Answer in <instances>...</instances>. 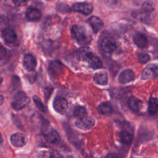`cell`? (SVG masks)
Segmentation results:
<instances>
[{"label": "cell", "instance_id": "cell-21", "mask_svg": "<svg viewBox=\"0 0 158 158\" xmlns=\"http://www.w3.org/2000/svg\"><path fill=\"white\" fill-rule=\"evenodd\" d=\"M148 112L151 115H154L158 112V99L157 98H151L148 104Z\"/></svg>", "mask_w": 158, "mask_h": 158}, {"label": "cell", "instance_id": "cell-27", "mask_svg": "<svg viewBox=\"0 0 158 158\" xmlns=\"http://www.w3.org/2000/svg\"><path fill=\"white\" fill-rule=\"evenodd\" d=\"M33 101L35 103L36 106L38 107V109L42 112H44L45 108H44V106L41 100L40 99V98L35 95L33 97Z\"/></svg>", "mask_w": 158, "mask_h": 158}, {"label": "cell", "instance_id": "cell-10", "mask_svg": "<svg viewBox=\"0 0 158 158\" xmlns=\"http://www.w3.org/2000/svg\"><path fill=\"white\" fill-rule=\"evenodd\" d=\"M36 58L30 54H25L23 59V65L28 71H33L36 66Z\"/></svg>", "mask_w": 158, "mask_h": 158}, {"label": "cell", "instance_id": "cell-1", "mask_svg": "<svg viewBox=\"0 0 158 158\" xmlns=\"http://www.w3.org/2000/svg\"><path fill=\"white\" fill-rule=\"evenodd\" d=\"M71 33L72 37L81 45L89 43L92 38L88 30L84 26L80 25H73L71 28Z\"/></svg>", "mask_w": 158, "mask_h": 158}, {"label": "cell", "instance_id": "cell-25", "mask_svg": "<svg viewBox=\"0 0 158 158\" xmlns=\"http://www.w3.org/2000/svg\"><path fill=\"white\" fill-rule=\"evenodd\" d=\"M9 25L8 19L3 15H0V31H4L8 29Z\"/></svg>", "mask_w": 158, "mask_h": 158}, {"label": "cell", "instance_id": "cell-26", "mask_svg": "<svg viewBox=\"0 0 158 158\" xmlns=\"http://www.w3.org/2000/svg\"><path fill=\"white\" fill-rule=\"evenodd\" d=\"M62 64L58 62H54L51 64L50 65V70L52 73L56 74L60 72L62 70Z\"/></svg>", "mask_w": 158, "mask_h": 158}, {"label": "cell", "instance_id": "cell-11", "mask_svg": "<svg viewBox=\"0 0 158 158\" xmlns=\"http://www.w3.org/2000/svg\"><path fill=\"white\" fill-rule=\"evenodd\" d=\"M85 61H86L89 66L93 69H100L102 65L101 59L93 52H90L89 54Z\"/></svg>", "mask_w": 158, "mask_h": 158}, {"label": "cell", "instance_id": "cell-9", "mask_svg": "<svg viewBox=\"0 0 158 158\" xmlns=\"http://www.w3.org/2000/svg\"><path fill=\"white\" fill-rule=\"evenodd\" d=\"M11 144L17 148H21L25 146L27 142V139L25 135L20 133H16L10 136Z\"/></svg>", "mask_w": 158, "mask_h": 158}, {"label": "cell", "instance_id": "cell-34", "mask_svg": "<svg viewBox=\"0 0 158 158\" xmlns=\"http://www.w3.org/2000/svg\"><path fill=\"white\" fill-rule=\"evenodd\" d=\"M3 142V138H2V135L0 132V143H2Z\"/></svg>", "mask_w": 158, "mask_h": 158}, {"label": "cell", "instance_id": "cell-5", "mask_svg": "<svg viewBox=\"0 0 158 158\" xmlns=\"http://www.w3.org/2000/svg\"><path fill=\"white\" fill-rule=\"evenodd\" d=\"M117 48L116 40L112 36L104 38L101 42V48L106 53H112L115 51Z\"/></svg>", "mask_w": 158, "mask_h": 158}, {"label": "cell", "instance_id": "cell-14", "mask_svg": "<svg viewBox=\"0 0 158 158\" xmlns=\"http://www.w3.org/2000/svg\"><path fill=\"white\" fill-rule=\"evenodd\" d=\"M88 23L91 27L94 33L99 31L103 27L102 21L99 17L96 16H92L89 17L88 20Z\"/></svg>", "mask_w": 158, "mask_h": 158}, {"label": "cell", "instance_id": "cell-33", "mask_svg": "<svg viewBox=\"0 0 158 158\" xmlns=\"http://www.w3.org/2000/svg\"><path fill=\"white\" fill-rule=\"evenodd\" d=\"M108 157L109 158H118V157H117V156L116 154H111Z\"/></svg>", "mask_w": 158, "mask_h": 158}, {"label": "cell", "instance_id": "cell-24", "mask_svg": "<svg viewBox=\"0 0 158 158\" xmlns=\"http://www.w3.org/2000/svg\"><path fill=\"white\" fill-rule=\"evenodd\" d=\"M86 114V109L81 106H77L75 107L73 110V114L76 117H78L79 118L85 116Z\"/></svg>", "mask_w": 158, "mask_h": 158}, {"label": "cell", "instance_id": "cell-32", "mask_svg": "<svg viewBox=\"0 0 158 158\" xmlns=\"http://www.w3.org/2000/svg\"><path fill=\"white\" fill-rule=\"evenodd\" d=\"M4 102V97L2 95H0V106Z\"/></svg>", "mask_w": 158, "mask_h": 158}, {"label": "cell", "instance_id": "cell-6", "mask_svg": "<svg viewBox=\"0 0 158 158\" xmlns=\"http://www.w3.org/2000/svg\"><path fill=\"white\" fill-rule=\"evenodd\" d=\"M158 76V64H152L148 65L141 75L142 80L152 78Z\"/></svg>", "mask_w": 158, "mask_h": 158}, {"label": "cell", "instance_id": "cell-22", "mask_svg": "<svg viewBox=\"0 0 158 158\" xmlns=\"http://www.w3.org/2000/svg\"><path fill=\"white\" fill-rule=\"evenodd\" d=\"M90 52H91L89 48L87 46H83L77 51V57L80 60H86V57Z\"/></svg>", "mask_w": 158, "mask_h": 158}, {"label": "cell", "instance_id": "cell-17", "mask_svg": "<svg viewBox=\"0 0 158 158\" xmlns=\"http://www.w3.org/2000/svg\"><path fill=\"white\" fill-rule=\"evenodd\" d=\"M2 36L4 41H6L7 43H13L17 40V35L15 31L9 28L2 31Z\"/></svg>", "mask_w": 158, "mask_h": 158}, {"label": "cell", "instance_id": "cell-30", "mask_svg": "<svg viewBox=\"0 0 158 158\" xmlns=\"http://www.w3.org/2000/svg\"><path fill=\"white\" fill-rule=\"evenodd\" d=\"M13 2L17 6H22L27 2V1H13Z\"/></svg>", "mask_w": 158, "mask_h": 158}, {"label": "cell", "instance_id": "cell-23", "mask_svg": "<svg viewBox=\"0 0 158 158\" xmlns=\"http://www.w3.org/2000/svg\"><path fill=\"white\" fill-rule=\"evenodd\" d=\"M98 110L102 114L108 115L111 114L112 108L108 102H103L98 106Z\"/></svg>", "mask_w": 158, "mask_h": 158}, {"label": "cell", "instance_id": "cell-16", "mask_svg": "<svg viewBox=\"0 0 158 158\" xmlns=\"http://www.w3.org/2000/svg\"><path fill=\"white\" fill-rule=\"evenodd\" d=\"M46 141L53 144H56L59 143L60 138L59 133L55 130H50L46 135Z\"/></svg>", "mask_w": 158, "mask_h": 158}, {"label": "cell", "instance_id": "cell-29", "mask_svg": "<svg viewBox=\"0 0 158 158\" xmlns=\"http://www.w3.org/2000/svg\"><path fill=\"white\" fill-rule=\"evenodd\" d=\"M6 50L4 47L0 43V60H2L5 58L6 56Z\"/></svg>", "mask_w": 158, "mask_h": 158}, {"label": "cell", "instance_id": "cell-3", "mask_svg": "<svg viewBox=\"0 0 158 158\" xmlns=\"http://www.w3.org/2000/svg\"><path fill=\"white\" fill-rule=\"evenodd\" d=\"M154 10V4L150 1L144 2L142 4L141 9L136 13V17L140 20H147L149 15Z\"/></svg>", "mask_w": 158, "mask_h": 158}, {"label": "cell", "instance_id": "cell-4", "mask_svg": "<svg viewBox=\"0 0 158 158\" xmlns=\"http://www.w3.org/2000/svg\"><path fill=\"white\" fill-rule=\"evenodd\" d=\"M95 121L89 116H84L78 118L75 122V126L82 130H88L93 127Z\"/></svg>", "mask_w": 158, "mask_h": 158}, {"label": "cell", "instance_id": "cell-19", "mask_svg": "<svg viewBox=\"0 0 158 158\" xmlns=\"http://www.w3.org/2000/svg\"><path fill=\"white\" fill-rule=\"evenodd\" d=\"M119 138L122 143L126 145H130L132 142L133 136L130 132L127 130H123L120 133Z\"/></svg>", "mask_w": 158, "mask_h": 158}, {"label": "cell", "instance_id": "cell-13", "mask_svg": "<svg viewBox=\"0 0 158 158\" xmlns=\"http://www.w3.org/2000/svg\"><path fill=\"white\" fill-rule=\"evenodd\" d=\"M27 19L32 22L38 21L41 17V14L40 11L35 7H29L26 11Z\"/></svg>", "mask_w": 158, "mask_h": 158}, {"label": "cell", "instance_id": "cell-8", "mask_svg": "<svg viewBox=\"0 0 158 158\" xmlns=\"http://www.w3.org/2000/svg\"><path fill=\"white\" fill-rule=\"evenodd\" d=\"M54 110L61 114H64L68 108V102L67 100L60 96H57L54 99L53 102Z\"/></svg>", "mask_w": 158, "mask_h": 158}, {"label": "cell", "instance_id": "cell-18", "mask_svg": "<svg viewBox=\"0 0 158 158\" xmlns=\"http://www.w3.org/2000/svg\"><path fill=\"white\" fill-rule=\"evenodd\" d=\"M128 104L130 109L133 112H138L141 107V101L136 97L131 96L129 98Z\"/></svg>", "mask_w": 158, "mask_h": 158}, {"label": "cell", "instance_id": "cell-2", "mask_svg": "<svg viewBox=\"0 0 158 158\" xmlns=\"http://www.w3.org/2000/svg\"><path fill=\"white\" fill-rule=\"evenodd\" d=\"M30 99L23 91L17 92L14 96L12 107L14 109L19 110L22 109L28 102Z\"/></svg>", "mask_w": 158, "mask_h": 158}, {"label": "cell", "instance_id": "cell-31", "mask_svg": "<svg viewBox=\"0 0 158 158\" xmlns=\"http://www.w3.org/2000/svg\"><path fill=\"white\" fill-rule=\"evenodd\" d=\"M50 158H62V157L58 153H52L50 156Z\"/></svg>", "mask_w": 158, "mask_h": 158}, {"label": "cell", "instance_id": "cell-15", "mask_svg": "<svg viewBox=\"0 0 158 158\" xmlns=\"http://www.w3.org/2000/svg\"><path fill=\"white\" fill-rule=\"evenodd\" d=\"M133 41L137 46L141 48H145L148 43V41L146 36L141 33H136L134 35Z\"/></svg>", "mask_w": 158, "mask_h": 158}, {"label": "cell", "instance_id": "cell-28", "mask_svg": "<svg viewBox=\"0 0 158 158\" xmlns=\"http://www.w3.org/2000/svg\"><path fill=\"white\" fill-rule=\"evenodd\" d=\"M138 59L141 64H146L150 60L149 56L146 53H139L138 55Z\"/></svg>", "mask_w": 158, "mask_h": 158}, {"label": "cell", "instance_id": "cell-7", "mask_svg": "<svg viewBox=\"0 0 158 158\" xmlns=\"http://www.w3.org/2000/svg\"><path fill=\"white\" fill-rule=\"evenodd\" d=\"M72 9L75 12L88 15L93 10V6L88 2H76L73 4Z\"/></svg>", "mask_w": 158, "mask_h": 158}, {"label": "cell", "instance_id": "cell-20", "mask_svg": "<svg viewBox=\"0 0 158 158\" xmlns=\"http://www.w3.org/2000/svg\"><path fill=\"white\" fill-rule=\"evenodd\" d=\"M94 80L98 85H105L107 83V75L104 72H98L94 76Z\"/></svg>", "mask_w": 158, "mask_h": 158}, {"label": "cell", "instance_id": "cell-12", "mask_svg": "<svg viewBox=\"0 0 158 158\" xmlns=\"http://www.w3.org/2000/svg\"><path fill=\"white\" fill-rule=\"evenodd\" d=\"M135 79V73L130 69L123 70L118 76V81L121 84H125L133 81Z\"/></svg>", "mask_w": 158, "mask_h": 158}]
</instances>
